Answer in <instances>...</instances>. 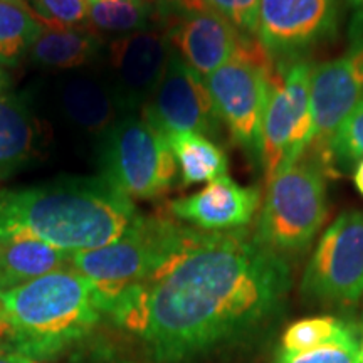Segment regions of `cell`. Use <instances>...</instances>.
Here are the masks:
<instances>
[{
  "label": "cell",
  "mask_w": 363,
  "mask_h": 363,
  "mask_svg": "<svg viewBox=\"0 0 363 363\" xmlns=\"http://www.w3.org/2000/svg\"><path fill=\"white\" fill-rule=\"evenodd\" d=\"M172 0H89V24L115 38L167 27Z\"/></svg>",
  "instance_id": "cell-20"
},
{
  "label": "cell",
  "mask_w": 363,
  "mask_h": 363,
  "mask_svg": "<svg viewBox=\"0 0 363 363\" xmlns=\"http://www.w3.org/2000/svg\"><path fill=\"white\" fill-rule=\"evenodd\" d=\"M190 227L163 217L140 216L126 233L108 246L76 252L71 266L96 288L103 311L125 289L143 283L187 238Z\"/></svg>",
  "instance_id": "cell-4"
},
{
  "label": "cell",
  "mask_w": 363,
  "mask_h": 363,
  "mask_svg": "<svg viewBox=\"0 0 363 363\" xmlns=\"http://www.w3.org/2000/svg\"><path fill=\"white\" fill-rule=\"evenodd\" d=\"M39 153V126L24 99L0 93V179L29 165Z\"/></svg>",
  "instance_id": "cell-18"
},
{
  "label": "cell",
  "mask_w": 363,
  "mask_h": 363,
  "mask_svg": "<svg viewBox=\"0 0 363 363\" xmlns=\"http://www.w3.org/2000/svg\"><path fill=\"white\" fill-rule=\"evenodd\" d=\"M43 29L26 4L0 0V66H16L29 54Z\"/></svg>",
  "instance_id": "cell-22"
},
{
  "label": "cell",
  "mask_w": 363,
  "mask_h": 363,
  "mask_svg": "<svg viewBox=\"0 0 363 363\" xmlns=\"http://www.w3.org/2000/svg\"><path fill=\"white\" fill-rule=\"evenodd\" d=\"M288 261L246 229L190 227L182 246L106 311L145 343L157 363H184L259 333L284 310Z\"/></svg>",
  "instance_id": "cell-1"
},
{
  "label": "cell",
  "mask_w": 363,
  "mask_h": 363,
  "mask_svg": "<svg viewBox=\"0 0 363 363\" xmlns=\"http://www.w3.org/2000/svg\"><path fill=\"white\" fill-rule=\"evenodd\" d=\"M0 363H40L33 357H27L24 353L13 350V352H6L0 350Z\"/></svg>",
  "instance_id": "cell-29"
},
{
  "label": "cell",
  "mask_w": 363,
  "mask_h": 363,
  "mask_svg": "<svg viewBox=\"0 0 363 363\" xmlns=\"http://www.w3.org/2000/svg\"><path fill=\"white\" fill-rule=\"evenodd\" d=\"M310 76L308 62L294 61L286 72L284 83L272 81L262 123L259 162L267 182L305 155L313 125Z\"/></svg>",
  "instance_id": "cell-10"
},
{
  "label": "cell",
  "mask_w": 363,
  "mask_h": 363,
  "mask_svg": "<svg viewBox=\"0 0 363 363\" xmlns=\"http://www.w3.org/2000/svg\"><path fill=\"white\" fill-rule=\"evenodd\" d=\"M4 84H6V74H4L2 67H0V88H2Z\"/></svg>",
  "instance_id": "cell-32"
},
{
  "label": "cell",
  "mask_w": 363,
  "mask_h": 363,
  "mask_svg": "<svg viewBox=\"0 0 363 363\" xmlns=\"http://www.w3.org/2000/svg\"><path fill=\"white\" fill-rule=\"evenodd\" d=\"M353 330L347 321L335 316H313L299 320L284 331L281 338V350L305 352L333 342Z\"/></svg>",
  "instance_id": "cell-23"
},
{
  "label": "cell",
  "mask_w": 363,
  "mask_h": 363,
  "mask_svg": "<svg viewBox=\"0 0 363 363\" xmlns=\"http://www.w3.org/2000/svg\"><path fill=\"white\" fill-rule=\"evenodd\" d=\"M30 12L49 27H79L88 21L89 0H27Z\"/></svg>",
  "instance_id": "cell-26"
},
{
  "label": "cell",
  "mask_w": 363,
  "mask_h": 363,
  "mask_svg": "<svg viewBox=\"0 0 363 363\" xmlns=\"http://www.w3.org/2000/svg\"><path fill=\"white\" fill-rule=\"evenodd\" d=\"M6 291V284H4V278H2V271H0V294Z\"/></svg>",
  "instance_id": "cell-31"
},
{
  "label": "cell",
  "mask_w": 363,
  "mask_h": 363,
  "mask_svg": "<svg viewBox=\"0 0 363 363\" xmlns=\"http://www.w3.org/2000/svg\"><path fill=\"white\" fill-rule=\"evenodd\" d=\"M360 343L355 330H350L333 342L305 352L276 353L272 363H360Z\"/></svg>",
  "instance_id": "cell-25"
},
{
  "label": "cell",
  "mask_w": 363,
  "mask_h": 363,
  "mask_svg": "<svg viewBox=\"0 0 363 363\" xmlns=\"http://www.w3.org/2000/svg\"><path fill=\"white\" fill-rule=\"evenodd\" d=\"M143 116L163 135L192 131L214 138L222 130V121L203 78L179 56L174 48L160 86L143 108Z\"/></svg>",
  "instance_id": "cell-13"
},
{
  "label": "cell",
  "mask_w": 363,
  "mask_h": 363,
  "mask_svg": "<svg viewBox=\"0 0 363 363\" xmlns=\"http://www.w3.org/2000/svg\"><path fill=\"white\" fill-rule=\"evenodd\" d=\"M0 333H4V316H2V308H0Z\"/></svg>",
  "instance_id": "cell-33"
},
{
  "label": "cell",
  "mask_w": 363,
  "mask_h": 363,
  "mask_svg": "<svg viewBox=\"0 0 363 363\" xmlns=\"http://www.w3.org/2000/svg\"><path fill=\"white\" fill-rule=\"evenodd\" d=\"M98 143L101 179L125 197L152 201L174 187L179 167L169 140L145 118H118Z\"/></svg>",
  "instance_id": "cell-5"
},
{
  "label": "cell",
  "mask_w": 363,
  "mask_h": 363,
  "mask_svg": "<svg viewBox=\"0 0 363 363\" xmlns=\"http://www.w3.org/2000/svg\"><path fill=\"white\" fill-rule=\"evenodd\" d=\"M301 294L337 306L363 296V211H345L325 230L303 274Z\"/></svg>",
  "instance_id": "cell-8"
},
{
  "label": "cell",
  "mask_w": 363,
  "mask_h": 363,
  "mask_svg": "<svg viewBox=\"0 0 363 363\" xmlns=\"http://www.w3.org/2000/svg\"><path fill=\"white\" fill-rule=\"evenodd\" d=\"M326 214L325 174L301 158L269 182L254 235L262 246L288 261L306 252Z\"/></svg>",
  "instance_id": "cell-6"
},
{
  "label": "cell",
  "mask_w": 363,
  "mask_h": 363,
  "mask_svg": "<svg viewBox=\"0 0 363 363\" xmlns=\"http://www.w3.org/2000/svg\"><path fill=\"white\" fill-rule=\"evenodd\" d=\"M350 9V38L363 39V0H345Z\"/></svg>",
  "instance_id": "cell-28"
},
{
  "label": "cell",
  "mask_w": 363,
  "mask_h": 363,
  "mask_svg": "<svg viewBox=\"0 0 363 363\" xmlns=\"http://www.w3.org/2000/svg\"><path fill=\"white\" fill-rule=\"evenodd\" d=\"M340 0H261L256 38L267 57L296 59L335 34Z\"/></svg>",
  "instance_id": "cell-12"
},
{
  "label": "cell",
  "mask_w": 363,
  "mask_h": 363,
  "mask_svg": "<svg viewBox=\"0 0 363 363\" xmlns=\"http://www.w3.org/2000/svg\"><path fill=\"white\" fill-rule=\"evenodd\" d=\"M172 52L167 27L113 38L101 71L121 116L135 115L153 98Z\"/></svg>",
  "instance_id": "cell-11"
},
{
  "label": "cell",
  "mask_w": 363,
  "mask_h": 363,
  "mask_svg": "<svg viewBox=\"0 0 363 363\" xmlns=\"http://www.w3.org/2000/svg\"><path fill=\"white\" fill-rule=\"evenodd\" d=\"M330 157L333 177L363 160V99L335 133L330 145Z\"/></svg>",
  "instance_id": "cell-24"
},
{
  "label": "cell",
  "mask_w": 363,
  "mask_h": 363,
  "mask_svg": "<svg viewBox=\"0 0 363 363\" xmlns=\"http://www.w3.org/2000/svg\"><path fill=\"white\" fill-rule=\"evenodd\" d=\"M358 358H360V363H363V343L360 345V357Z\"/></svg>",
  "instance_id": "cell-34"
},
{
  "label": "cell",
  "mask_w": 363,
  "mask_h": 363,
  "mask_svg": "<svg viewBox=\"0 0 363 363\" xmlns=\"http://www.w3.org/2000/svg\"><path fill=\"white\" fill-rule=\"evenodd\" d=\"M4 333L17 352L49 358L78 342L99 321L94 284L74 267H61L0 294Z\"/></svg>",
  "instance_id": "cell-3"
},
{
  "label": "cell",
  "mask_w": 363,
  "mask_h": 363,
  "mask_svg": "<svg viewBox=\"0 0 363 363\" xmlns=\"http://www.w3.org/2000/svg\"><path fill=\"white\" fill-rule=\"evenodd\" d=\"M140 214L101 177H65L0 192V233L33 238L76 254L108 246Z\"/></svg>",
  "instance_id": "cell-2"
},
{
  "label": "cell",
  "mask_w": 363,
  "mask_h": 363,
  "mask_svg": "<svg viewBox=\"0 0 363 363\" xmlns=\"http://www.w3.org/2000/svg\"><path fill=\"white\" fill-rule=\"evenodd\" d=\"M353 182L358 192L363 195V160L357 163L355 170H353Z\"/></svg>",
  "instance_id": "cell-30"
},
{
  "label": "cell",
  "mask_w": 363,
  "mask_h": 363,
  "mask_svg": "<svg viewBox=\"0 0 363 363\" xmlns=\"http://www.w3.org/2000/svg\"><path fill=\"white\" fill-rule=\"evenodd\" d=\"M172 48L201 78L233 59L247 35L202 2L172 0L167 21Z\"/></svg>",
  "instance_id": "cell-14"
},
{
  "label": "cell",
  "mask_w": 363,
  "mask_h": 363,
  "mask_svg": "<svg viewBox=\"0 0 363 363\" xmlns=\"http://www.w3.org/2000/svg\"><path fill=\"white\" fill-rule=\"evenodd\" d=\"M71 252L26 235L0 233V271L6 291L71 264Z\"/></svg>",
  "instance_id": "cell-19"
},
{
  "label": "cell",
  "mask_w": 363,
  "mask_h": 363,
  "mask_svg": "<svg viewBox=\"0 0 363 363\" xmlns=\"http://www.w3.org/2000/svg\"><path fill=\"white\" fill-rule=\"evenodd\" d=\"M106 44L96 34L79 27H48L29 51L30 62L44 69L74 71L96 65Z\"/></svg>",
  "instance_id": "cell-17"
},
{
  "label": "cell",
  "mask_w": 363,
  "mask_h": 363,
  "mask_svg": "<svg viewBox=\"0 0 363 363\" xmlns=\"http://www.w3.org/2000/svg\"><path fill=\"white\" fill-rule=\"evenodd\" d=\"M12 2H22V4H26V0H12Z\"/></svg>",
  "instance_id": "cell-35"
},
{
  "label": "cell",
  "mask_w": 363,
  "mask_h": 363,
  "mask_svg": "<svg viewBox=\"0 0 363 363\" xmlns=\"http://www.w3.org/2000/svg\"><path fill=\"white\" fill-rule=\"evenodd\" d=\"M261 206V190L242 187L229 175L211 180L201 192L170 203L180 220L206 233H227L251 224Z\"/></svg>",
  "instance_id": "cell-16"
},
{
  "label": "cell",
  "mask_w": 363,
  "mask_h": 363,
  "mask_svg": "<svg viewBox=\"0 0 363 363\" xmlns=\"http://www.w3.org/2000/svg\"><path fill=\"white\" fill-rule=\"evenodd\" d=\"M363 99V39H353L337 59L311 66V136L306 152L323 174H331L330 145L340 125ZM305 152V153H306Z\"/></svg>",
  "instance_id": "cell-9"
},
{
  "label": "cell",
  "mask_w": 363,
  "mask_h": 363,
  "mask_svg": "<svg viewBox=\"0 0 363 363\" xmlns=\"http://www.w3.org/2000/svg\"><path fill=\"white\" fill-rule=\"evenodd\" d=\"M165 136L174 152L180 170V184L184 187L227 175L229 163L224 150L211 138L192 131H175Z\"/></svg>",
  "instance_id": "cell-21"
},
{
  "label": "cell",
  "mask_w": 363,
  "mask_h": 363,
  "mask_svg": "<svg viewBox=\"0 0 363 363\" xmlns=\"http://www.w3.org/2000/svg\"><path fill=\"white\" fill-rule=\"evenodd\" d=\"M203 83L230 138L249 160L259 165L262 123L272 86L264 49L247 38L238 54L206 76Z\"/></svg>",
  "instance_id": "cell-7"
},
{
  "label": "cell",
  "mask_w": 363,
  "mask_h": 363,
  "mask_svg": "<svg viewBox=\"0 0 363 363\" xmlns=\"http://www.w3.org/2000/svg\"><path fill=\"white\" fill-rule=\"evenodd\" d=\"M203 6L224 17L242 35H256L261 0H201Z\"/></svg>",
  "instance_id": "cell-27"
},
{
  "label": "cell",
  "mask_w": 363,
  "mask_h": 363,
  "mask_svg": "<svg viewBox=\"0 0 363 363\" xmlns=\"http://www.w3.org/2000/svg\"><path fill=\"white\" fill-rule=\"evenodd\" d=\"M147 2H162V0H147Z\"/></svg>",
  "instance_id": "cell-36"
},
{
  "label": "cell",
  "mask_w": 363,
  "mask_h": 363,
  "mask_svg": "<svg viewBox=\"0 0 363 363\" xmlns=\"http://www.w3.org/2000/svg\"><path fill=\"white\" fill-rule=\"evenodd\" d=\"M52 108L66 130L101 138L121 118L103 72L93 67L61 72L52 83Z\"/></svg>",
  "instance_id": "cell-15"
}]
</instances>
